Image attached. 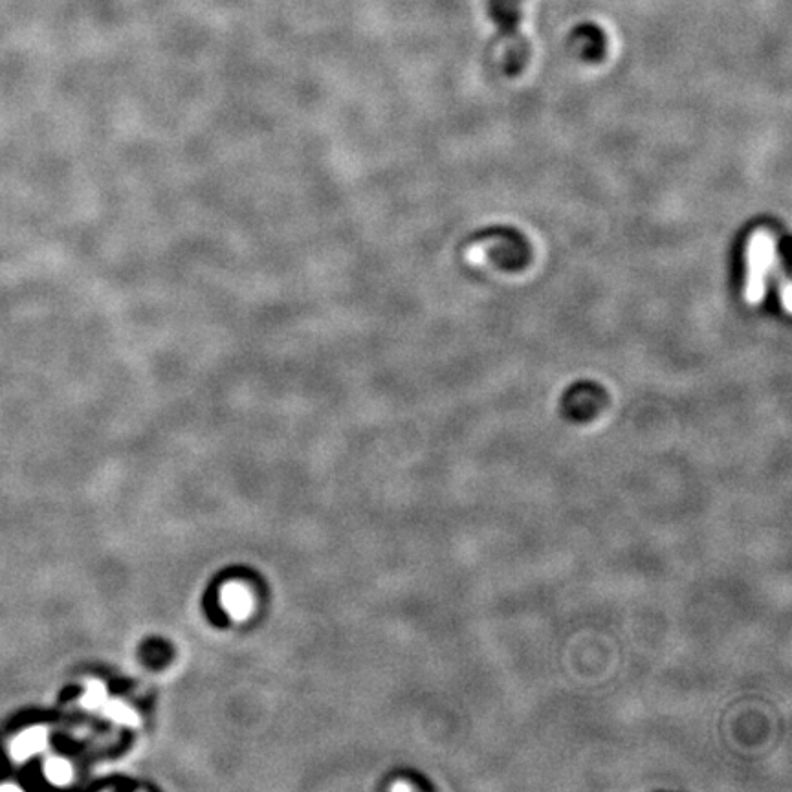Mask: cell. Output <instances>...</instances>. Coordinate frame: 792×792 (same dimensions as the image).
I'll return each instance as SVG.
<instances>
[{"mask_svg": "<svg viewBox=\"0 0 792 792\" xmlns=\"http://www.w3.org/2000/svg\"><path fill=\"white\" fill-rule=\"evenodd\" d=\"M776 261V242L769 230L754 231L745 250V288L743 297L748 305H759L767 292V277Z\"/></svg>", "mask_w": 792, "mask_h": 792, "instance_id": "obj_1", "label": "cell"}, {"mask_svg": "<svg viewBox=\"0 0 792 792\" xmlns=\"http://www.w3.org/2000/svg\"><path fill=\"white\" fill-rule=\"evenodd\" d=\"M220 604L233 620H246L252 615V593L242 583H228L220 593Z\"/></svg>", "mask_w": 792, "mask_h": 792, "instance_id": "obj_2", "label": "cell"}, {"mask_svg": "<svg viewBox=\"0 0 792 792\" xmlns=\"http://www.w3.org/2000/svg\"><path fill=\"white\" fill-rule=\"evenodd\" d=\"M46 741H48V732L41 726L24 730L22 734L11 741V758L17 759V761L33 758L35 754H39L46 747Z\"/></svg>", "mask_w": 792, "mask_h": 792, "instance_id": "obj_3", "label": "cell"}, {"mask_svg": "<svg viewBox=\"0 0 792 792\" xmlns=\"http://www.w3.org/2000/svg\"><path fill=\"white\" fill-rule=\"evenodd\" d=\"M44 774L50 783L54 785H66L68 781L72 780V765L66 759L52 758L46 761L44 765Z\"/></svg>", "mask_w": 792, "mask_h": 792, "instance_id": "obj_4", "label": "cell"}, {"mask_svg": "<svg viewBox=\"0 0 792 792\" xmlns=\"http://www.w3.org/2000/svg\"><path fill=\"white\" fill-rule=\"evenodd\" d=\"M105 714L109 715L112 721L120 723V725L134 726L138 725V715L132 710L131 706L123 703H110L105 708Z\"/></svg>", "mask_w": 792, "mask_h": 792, "instance_id": "obj_5", "label": "cell"}, {"mask_svg": "<svg viewBox=\"0 0 792 792\" xmlns=\"http://www.w3.org/2000/svg\"><path fill=\"white\" fill-rule=\"evenodd\" d=\"M103 701H105V686L99 681L88 682L81 704L85 708H98L99 704H103Z\"/></svg>", "mask_w": 792, "mask_h": 792, "instance_id": "obj_6", "label": "cell"}, {"mask_svg": "<svg viewBox=\"0 0 792 792\" xmlns=\"http://www.w3.org/2000/svg\"><path fill=\"white\" fill-rule=\"evenodd\" d=\"M0 791H19V787H15V785H4V787H0Z\"/></svg>", "mask_w": 792, "mask_h": 792, "instance_id": "obj_7", "label": "cell"}]
</instances>
